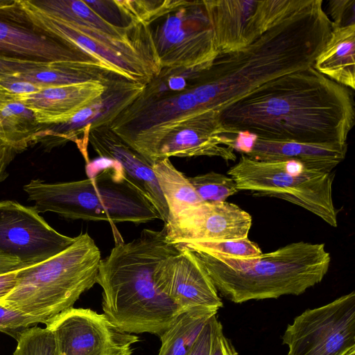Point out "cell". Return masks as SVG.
Wrapping results in <instances>:
<instances>
[{
	"label": "cell",
	"instance_id": "obj_1",
	"mask_svg": "<svg viewBox=\"0 0 355 355\" xmlns=\"http://www.w3.org/2000/svg\"><path fill=\"white\" fill-rule=\"evenodd\" d=\"M351 89L313 67L275 78L220 112L229 135L347 146L354 124Z\"/></svg>",
	"mask_w": 355,
	"mask_h": 355
},
{
	"label": "cell",
	"instance_id": "obj_2",
	"mask_svg": "<svg viewBox=\"0 0 355 355\" xmlns=\"http://www.w3.org/2000/svg\"><path fill=\"white\" fill-rule=\"evenodd\" d=\"M322 0H307L248 46L218 54L200 70L197 83L205 111L220 112L261 85L313 66L331 31Z\"/></svg>",
	"mask_w": 355,
	"mask_h": 355
},
{
	"label": "cell",
	"instance_id": "obj_3",
	"mask_svg": "<svg viewBox=\"0 0 355 355\" xmlns=\"http://www.w3.org/2000/svg\"><path fill=\"white\" fill-rule=\"evenodd\" d=\"M179 249L167 241L164 229H144L131 241L116 242L101 259L96 278L103 314L128 333L159 336L182 311L157 288L155 271Z\"/></svg>",
	"mask_w": 355,
	"mask_h": 355
},
{
	"label": "cell",
	"instance_id": "obj_4",
	"mask_svg": "<svg viewBox=\"0 0 355 355\" xmlns=\"http://www.w3.org/2000/svg\"><path fill=\"white\" fill-rule=\"evenodd\" d=\"M16 8L35 30L85 51L127 79L146 85L162 69L145 22L114 26L83 0H19Z\"/></svg>",
	"mask_w": 355,
	"mask_h": 355
},
{
	"label": "cell",
	"instance_id": "obj_5",
	"mask_svg": "<svg viewBox=\"0 0 355 355\" xmlns=\"http://www.w3.org/2000/svg\"><path fill=\"white\" fill-rule=\"evenodd\" d=\"M191 250L205 265L218 293L237 304L299 295L322 282L331 262L324 243L305 241L245 259Z\"/></svg>",
	"mask_w": 355,
	"mask_h": 355
},
{
	"label": "cell",
	"instance_id": "obj_6",
	"mask_svg": "<svg viewBox=\"0 0 355 355\" xmlns=\"http://www.w3.org/2000/svg\"><path fill=\"white\" fill-rule=\"evenodd\" d=\"M23 189L38 213L51 211L66 218L111 224L138 225L160 219L153 205L127 180L115 161L85 180L54 184L32 180Z\"/></svg>",
	"mask_w": 355,
	"mask_h": 355
},
{
	"label": "cell",
	"instance_id": "obj_7",
	"mask_svg": "<svg viewBox=\"0 0 355 355\" xmlns=\"http://www.w3.org/2000/svg\"><path fill=\"white\" fill-rule=\"evenodd\" d=\"M101 260L93 239L82 233L58 254L18 270L16 286L1 304L49 320L96 283Z\"/></svg>",
	"mask_w": 355,
	"mask_h": 355
},
{
	"label": "cell",
	"instance_id": "obj_8",
	"mask_svg": "<svg viewBox=\"0 0 355 355\" xmlns=\"http://www.w3.org/2000/svg\"><path fill=\"white\" fill-rule=\"evenodd\" d=\"M227 174L238 191L256 196L286 200L337 227V211L333 200V171L308 168L296 161L265 162L241 154Z\"/></svg>",
	"mask_w": 355,
	"mask_h": 355
},
{
	"label": "cell",
	"instance_id": "obj_9",
	"mask_svg": "<svg viewBox=\"0 0 355 355\" xmlns=\"http://www.w3.org/2000/svg\"><path fill=\"white\" fill-rule=\"evenodd\" d=\"M146 23L161 68L208 67L219 54L203 0H164Z\"/></svg>",
	"mask_w": 355,
	"mask_h": 355
},
{
	"label": "cell",
	"instance_id": "obj_10",
	"mask_svg": "<svg viewBox=\"0 0 355 355\" xmlns=\"http://www.w3.org/2000/svg\"><path fill=\"white\" fill-rule=\"evenodd\" d=\"M287 355H344L355 347V292L295 318L282 336Z\"/></svg>",
	"mask_w": 355,
	"mask_h": 355
},
{
	"label": "cell",
	"instance_id": "obj_11",
	"mask_svg": "<svg viewBox=\"0 0 355 355\" xmlns=\"http://www.w3.org/2000/svg\"><path fill=\"white\" fill-rule=\"evenodd\" d=\"M219 54L241 50L307 0H203Z\"/></svg>",
	"mask_w": 355,
	"mask_h": 355
},
{
	"label": "cell",
	"instance_id": "obj_12",
	"mask_svg": "<svg viewBox=\"0 0 355 355\" xmlns=\"http://www.w3.org/2000/svg\"><path fill=\"white\" fill-rule=\"evenodd\" d=\"M53 334L59 355H132L136 335L113 324L105 314L71 307L46 324Z\"/></svg>",
	"mask_w": 355,
	"mask_h": 355
},
{
	"label": "cell",
	"instance_id": "obj_13",
	"mask_svg": "<svg viewBox=\"0 0 355 355\" xmlns=\"http://www.w3.org/2000/svg\"><path fill=\"white\" fill-rule=\"evenodd\" d=\"M228 135L220 113L210 110L177 123L135 150L151 164L171 157L209 156L235 161L234 138Z\"/></svg>",
	"mask_w": 355,
	"mask_h": 355
},
{
	"label": "cell",
	"instance_id": "obj_14",
	"mask_svg": "<svg viewBox=\"0 0 355 355\" xmlns=\"http://www.w3.org/2000/svg\"><path fill=\"white\" fill-rule=\"evenodd\" d=\"M73 241L74 238L51 227L33 207L0 201V253L31 266L58 254Z\"/></svg>",
	"mask_w": 355,
	"mask_h": 355
},
{
	"label": "cell",
	"instance_id": "obj_15",
	"mask_svg": "<svg viewBox=\"0 0 355 355\" xmlns=\"http://www.w3.org/2000/svg\"><path fill=\"white\" fill-rule=\"evenodd\" d=\"M173 244L247 238L252 216L235 204L203 202L178 214L164 224Z\"/></svg>",
	"mask_w": 355,
	"mask_h": 355
},
{
	"label": "cell",
	"instance_id": "obj_16",
	"mask_svg": "<svg viewBox=\"0 0 355 355\" xmlns=\"http://www.w3.org/2000/svg\"><path fill=\"white\" fill-rule=\"evenodd\" d=\"M178 246L179 250L156 268L157 288L182 311L198 306L220 309L223 302L202 261L191 250Z\"/></svg>",
	"mask_w": 355,
	"mask_h": 355
},
{
	"label": "cell",
	"instance_id": "obj_17",
	"mask_svg": "<svg viewBox=\"0 0 355 355\" xmlns=\"http://www.w3.org/2000/svg\"><path fill=\"white\" fill-rule=\"evenodd\" d=\"M145 84L120 77L107 85L103 94L83 107L66 122L53 125L48 130L53 136L64 139L77 141L81 135L80 150L89 162L87 145L89 132L99 127L107 126L116 116L130 104L143 91Z\"/></svg>",
	"mask_w": 355,
	"mask_h": 355
},
{
	"label": "cell",
	"instance_id": "obj_18",
	"mask_svg": "<svg viewBox=\"0 0 355 355\" xmlns=\"http://www.w3.org/2000/svg\"><path fill=\"white\" fill-rule=\"evenodd\" d=\"M88 142L100 157L116 162L127 180L153 205L160 220L168 222V209L152 164L107 126L91 130Z\"/></svg>",
	"mask_w": 355,
	"mask_h": 355
},
{
	"label": "cell",
	"instance_id": "obj_19",
	"mask_svg": "<svg viewBox=\"0 0 355 355\" xmlns=\"http://www.w3.org/2000/svg\"><path fill=\"white\" fill-rule=\"evenodd\" d=\"M0 55L46 62L85 61L102 64L85 51L35 28L1 19Z\"/></svg>",
	"mask_w": 355,
	"mask_h": 355
},
{
	"label": "cell",
	"instance_id": "obj_20",
	"mask_svg": "<svg viewBox=\"0 0 355 355\" xmlns=\"http://www.w3.org/2000/svg\"><path fill=\"white\" fill-rule=\"evenodd\" d=\"M108 83L89 82L45 87L37 92L18 96L17 101L34 113L40 125H54L66 122L100 97Z\"/></svg>",
	"mask_w": 355,
	"mask_h": 355
},
{
	"label": "cell",
	"instance_id": "obj_21",
	"mask_svg": "<svg viewBox=\"0 0 355 355\" xmlns=\"http://www.w3.org/2000/svg\"><path fill=\"white\" fill-rule=\"evenodd\" d=\"M347 146L275 141L257 137L245 155L265 162L296 161L308 168L332 171L346 156Z\"/></svg>",
	"mask_w": 355,
	"mask_h": 355
},
{
	"label": "cell",
	"instance_id": "obj_22",
	"mask_svg": "<svg viewBox=\"0 0 355 355\" xmlns=\"http://www.w3.org/2000/svg\"><path fill=\"white\" fill-rule=\"evenodd\" d=\"M12 77L28 81L42 88L65 86L89 82L107 83L123 77L105 65L85 61L51 62Z\"/></svg>",
	"mask_w": 355,
	"mask_h": 355
},
{
	"label": "cell",
	"instance_id": "obj_23",
	"mask_svg": "<svg viewBox=\"0 0 355 355\" xmlns=\"http://www.w3.org/2000/svg\"><path fill=\"white\" fill-rule=\"evenodd\" d=\"M313 67L336 83L355 89V24L331 25L330 36Z\"/></svg>",
	"mask_w": 355,
	"mask_h": 355
},
{
	"label": "cell",
	"instance_id": "obj_24",
	"mask_svg": "<svg viewBox=\"0 0 355 355\" xmlns=\"http://www.w3.org/2000/svg\"><path fill=\"white\" fill-rule=\"evenodd\" d=\"M218 311L198 306L182 311L159 336L158 355H188L205 324Z\"/></svg>",
	"mask_w": 355,
	"mask_h": 355
},
{
	"label": "cell",
	"instance_id": "obj_25",
	"mask_svg": "<svg viewBox=\"0 0 355 355\" xmlns=\"http://www.w3.org/2000/svg\"><path fill=\"white\" fill-rule=\"evenodd\" d=\"M152 167L168 209V221L182 211L203 202L189 177L178 171L169 158L155 161Z\"/></svg>",
	"mask_w": 355,
	"mask_h": 355
},
{
	"label": "cell",
	"instance_id": "obj_26",
	"mask_svg": "<svg viewBox=\"0 0 355 355\" xmlns=\"http://www.w3.org/2000/svg\"><path fill=\"white\" fill-rule=\"evenodd\" d=\"M0 119L4 140L20 152L38 135L40 125L34 113L18 101L10 102L1 108Z\"/></svg>",
	"mask_w": 355,
	"mask_h": 355
},
{
	"label": "cell",
	"instance_id": "obj_27",
	"mask_svg": "<svg viewBox=\"0 0 355 355\" xmlns=\"http://www.w3.org/2000/svg\"><path fill=\"white\" fill-rule=\"evenodd\" d=\"M189 180L203 202H225L239 191L230 176L213 171L189 177Z\"/></svg>",
	"mask_w": 355,
	"mask_h": 355
},
{
	"label": "cell",
	"instance_id": "obj_28",
	"mask_svg": "<svg viewBox=\"0 0 355 355\" xmlns=\"http://www.w3.org/2000/svg\"><path fill=\"white\" fill-rule=\"evenodd\" d=\"M16 339L13 355H59L53 334L47 327L26 328Z\"/></svg>",
	"mask_w": 355,
	"mask_h": 355
},
{
	"label": "cell",
	"instance_id": "obj_29",
	"mask_svg": "<svg viewBox=\"0 0 355 355\" xmlns=\"http://www.w3.org/2000/svg\"><path fill=\"white\" fill-rule=\"evenodd\" d=\"M177 245V244H176ZM190 250H200L234 258H251L262 254L259 245L248 237L214 241L193 242L178 244Z\"/></svg>",
	"mask_w": 355,
	"mask_h": 355
},
{
	"label": "cell",
	"instance_id": "obj_30",
	"mask_svg": "<svg viewBox=\"0 0 355 355\" xmlns=\"http://www.w3.org/2000/svg\"><path fill=\"white\" fill-rule=\"evenodd\" d=\"M84 1L99 17L114 26L128 28L142 23L134 21L128 15L121 0Z\"/></svg>",
	"mask_w": 355,
	"mask_h": 355
},
{
	"label": "cell",
	"instance_id": "obj_31",
	"mask_svg": "<svg viewBox=\"0 0 355 355\" xmlns=\"http://www.w3.org/2000/svg\"><path fill=\"white\" fill-rule=\"evenodd\" d=\"M47 320L35 317L14 308L0 304V331L14 336L22 330L38 323L46 324ZM16 336V338H17Z\"/></svg>",
	"mask_w": 355,
	"mask_h": 355
},
{
	"label": "cell",
	"instance_id": "obj_32",
	"mask_svg": "<svg viewBox=\"0 0 355 355\" xmlns=\"http://www.w3.org/2000/svg\"><path fill=\"white\" fill-rule=\"evenodd\" d=\"M328 3V12L332 18L331 25L343 26L355 24L354 0H331Z\"/></svg>",
	"mask_w": 355,
	"mask_h": 355
},
{
	"label": "cell",
	"instance_id": "obj_33",
	"mask_svg": "<svg viewBox=\"0 0 355 355\" xmlns=\"http://www.w3.org/2000/svg\"><path fill=\"white\" fill-rule=\"evenodd\" d=\"M48 62L0 55V78L42 67Z\"/></svg>",
	"mask_w": 355,
	"mask_h": 355
},
{
	"label": "cell",
	"instance_id": "obj_34",
	"mask_svg": "<svg viewBox=\"0 0 355 355\" xmlns=\"http://www.w3.org/2000/svg\"><path fill=\"white\" fill-rule=\"evenodd\" d=\"M212 337L210 355H239L230 340L224 335L216 315L211 318Z\"/></svg>",
	"mask_w": 355,
	"mask_h": 355
},
{
	"label": "cell",
	"instance_id": "obj_35",
	"mask_svg": "<svg viewBox=\"0 0 355 355\" xmlns=\"http://www.w3.org/2000/svg\"><path fill=\"white\" fill-rule=\"evenodd\" d=\"M0 85L15 94L17 98L37 92L42 89V87L28 81L15 79L12 75L1 78Z\"/></svg>",
	"mask_w": 355,
	"mask_h": 355
},
{
	"label": "cell",
	"instance_id": "obj_36",
	"mask_svg": "<svg viewBox=\"0 0 355 355\" xmlns=\"http://www.w3.org/2000/svg\"><path fill=\"white\" fill-rule=\"evenodd\" d=\"M211 318L202 328L188 355H210L212 337Z\"/></svg>",
	"mask_w": 355,
	"mask_h": 355
},
{
	"label": "cell",
	"instance_id": "obj_37",
	"mask_svg": "<svg viewBox=\"0 0 355 355\" xmlns=\"http://www.w3.org/2000/svg\"><path fill=\"white\" fill-rule=\"evenodd\" d=\"M19 153L21 152L8 142L0 139V182L8 176V166Z\"/></svg>",
	"mask_w": 355,
	"mask_h": 355
},
{
	"label": "cell",
	"instance_id": "obj_38",
	"mask_svg": "<svg viewBox=\"0 0 355 355\" xmlns=\"http://www.w3.org/2000/svg\"><path fill=\"white\" fill-rule=\"evenodd\" d=\"M17 270L0 274V304L16 286Z\"/></svg>",
	"mask_w": 355,
	"mask_h": 355
},
{
	"label": "cell",
	"instance_id": "obj_39",
	"mask_svg": "<svg viewBox=\"0 0 355 355\" xmlns=\"http://www.w3.org/2000/svg\"><path fill=\"white\" fill-rule=\"evenodd\" d=\"M28 266L12 257L0 253V274L19 270Z\"/></svg>",
	"mask_w": 355,
	"mask_h": 355
},
{
	"label": "cell",
	"instance_id": "obj_40",
	"mask_svg": "<svg viewBox=\"0 0 355 355\" xmlns=\"http://www.w3.org/2000/svg\"><path fill=\"white\" fill-rule=\"evenodd\" d=\"M17 101V96L0 85V110L6 104ZM0 139L4 140V133L0 119Z\"/></svg>",
	"mask_w": 355,
	"mask_h": 355
},
{
	"label": "cell",
	"instance_id": "obj_41",
	"mask_svg": "<svg viewBox=\"0 0 355 355\" xmlns=\"http://www.w3.org/2000/svg\"><path fill=\"white\" fill-rule=\"evenodd\" d=\"M16 8V1L0 0V11L12 10Z\"/></svg>",
	"mask_w": 355,
	"mask_h": 355
},
{
	"label": "cell",
	"instance_id": "obj_42",
	"mask_svg": "<svg viewBox=\"0 0 355 355\" xmlns=\"http://www.w3.org/2000/svg\"><path fill=\"white\" fill-rule=\"evenodd\" d=\"M344 355H355V347L350 349L346 354Z\"/></svg>",
	"mask_w": 355,
	"mask_h": 355
}]
</instances>
